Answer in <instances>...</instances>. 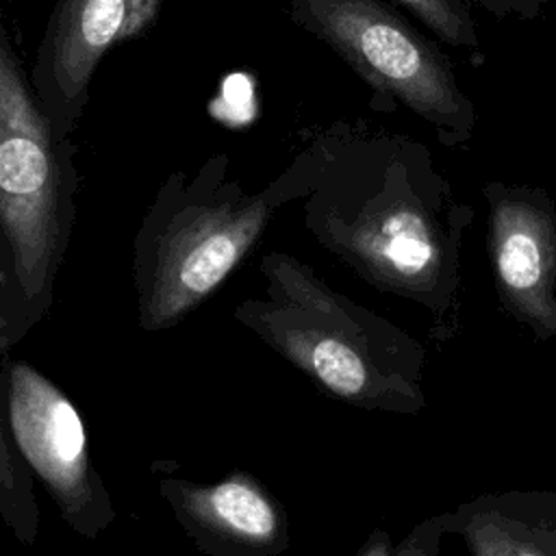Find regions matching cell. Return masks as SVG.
Instances as JSON below:
<instances>
[{
    "instance_id": "1",
    "label": "cell",
    "mask_w": 556,
    "mask_h": 556,
    "mask_svg": "<svg viewBox=\"0 0 556 556\" xmlns=\"http://www.w3.org/2000/svg\"><path fill=\"white\" fill-rule=\"evenodd\" d=\"M78 185L76 146L41 109L0 17V321L9 348L54 302Z\"/></svg>"
},
{
    "instance_id": "2",
    "label": "cell",
    "mask_w": 556,
    "mask_h": 556,
    "mask_svg": "<svg viewBox=\"0 0 556 556\" xmlns=\"http://www.w3.org/2000/svg\"><path fill=\"white\" fill-rule=\"evenodd\" d=\"M269 213L263 195L226 180L224 159L193 176L169 174L132 241L139 328L159 332L195 311L243 261Z\"/></svg>"
},
{
    "instance_id": "3",
    "label": "cell",
    "mask_w": 556,
    "mask_h": 556,
    "mask_svg": "<svg viewBox=\"0 0 556 556\" xmlns=\"http://www.w3.org/2000/svg\"><path fill=\"white\" fill-rule=\"evenodd\" d=\"M263 271L271 282L269 300L239 304L235 315L241 324L350 402L408 406L419 400L402 371L391 367L393 330L374 332L376 319H361L289 256H265Z\"/></svg>"
},
{
    "instance_id": "4",
    "label": "cell",
    "mask_w": 556,
    "mask_h": 556,
    "mask_svg": "<svg viewBox=\"0 0 556 556\" xmlns=\"http://www.w3.org/2000/svg\"><path fill=\"white\" fill-rule=\"evenodd\" d=\"M300 20L369 85L400 98L421 117L454 130L471 109L447 63L378 0H295Z\"/></svg>"
},
{
    "instance_id": "5",
    "label": "cell",
    "mask_w": 556,
    "mask_h": 556,
    "mask_svg": "<svg viewBox=\"0 0 556 556\" xmlns=\"http://www.w3.org/2000/svg\"><path fill=\"white\" fill-rule=\"evenodd\" d=\"M2 378L7 424L24 465L76 534L100 536L113 523L115 508L93 467L76 404L26 361L7 356Z\"/></svg>"
},
{
    "instance_id": "6",
    "label": "cell",
    "mask_w": 556,
    "mask_h": 556,
    "mask_svg": "<svg viewBox=\"0 0 556 556\" xmlns=\"http://www.w3.org/2000/svg\"><path fill=\"white\" fill-rule=\"evenodd\" d=\"M165 0H56L30 67V85L56 130L72 137L102 59L143 37Z\"/></svg>"
},
{
    "instance_id": "7",
    "label": "cell",
    "mask_w": 556,
    "mask_h": 556,
    "mask_svg": "<svg viewBox=\"0 0 556 556\" xmlns=\"http://www.w3.org/2000/svg\"><path fill=\"white\" fill-rule=\"evenodd\" d=\"M326 232L341 254L389 289L424 291L443 280V235L408 198L367 202L354 219L328 222Z\"/></svg>"
},
{
    "instance_id": "8",
    "label": "cell",
    "mask_w": 556,
    "mask_h": 556,
    "mask_svg": "<svg viewBox=\"0 0 556 556\" xmlns=\"http://www.w3.org/2000/svg\"><path fill=\"white\" fill-rule=\"evenodd\" d=\"M491 254L510 306L541 337L556 334V222L552 211L526 195L491 202Z\"/></svg>"
},
{
    "instance_id": "9",
    "label": "cell",
    "mask_w": 556,
    "mask_h": 556,
    "mask_svg": "<svg viewBox=\"0 0 556 556\" xmlns=\"http://www.w3.org/2000/svg\"><path fill=\"white\" fill-rule=\"evenodd\" d=\"M159 491L185 532L211 556H241L265 547L278 532L274 504L243 473L213 484L161 478Z\"/></svg>"
},
{
    "instance_id": "10",
    "label": "cell",
    "mask_w": 556,
    "mask_h": 556,
    "mask_svg": "<svg viewBox=\"0 0 556 556\" xmlns=\"http://www.w3.org/2000/svg\"><path fill=\"white\" fill-rule=\"evenodd\" d=\"M7 350L9 343L0 321V519L22 545L33 547L39 534V506L35 497V478L17 454L7 424L2 378Z\"/></svg>"
},
{
    "instance_id": "11",
    "label": "cell",
    "mask_w": 556,
    "mask_h": 556,
    "mask_svg": "<svg viewBox=\"0 0 556 556\" xmlns=\"http://www.w3.org/2000/svg\"><path fill=\"white\" fill-rule=\"evenodd\" d=\"M419 20H424L430 30H434L443 41L452 46L473 43V33L467 17L452 7L447 0H402Z\"/></svg>"
},
{
    "instance_id": "12",
    "label": "cell",
    "mask_w": 556,
    "mask_h": 556,
    "mask_svg": "<svg viewBox=\"0 0 556 556\" xmlns=\"http://www.w3.org/2000/svg\"><path fill=\"white\" fill-rule=\"evenodd\" d=\"M469 541L476 556H545L541 547L493 526L473 528Z\"/></svg>"
},
{
    "instance_id": "13",
    "label": "cell",
    "mask_w": 556,
    "mask_h": 556,
    "mask_svg": "<svg viewBox=\"0 0 556 556\" xmlns=\"http://www.w3.org/2000/svg\"><path fill=\"white\" fill-rule=\"evenodd\" d=\"M361 556H426L424 554V549H419V547H404V549H400V552H391L384 543H380V541H374Z\"/></svg>"
}]
</instances>
